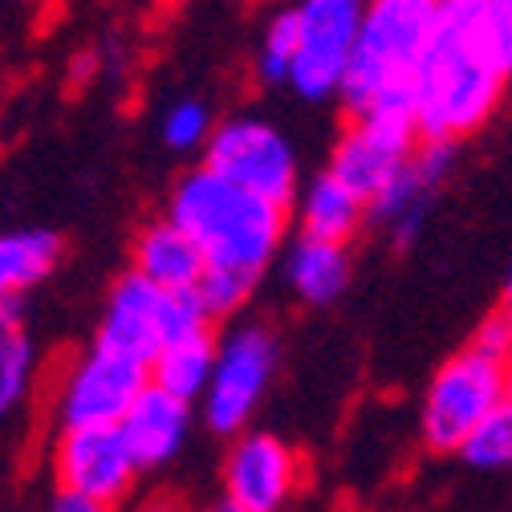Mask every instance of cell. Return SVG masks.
<instances>
[{
    "mask_svg": "<svg viewBox=\"0 0 512 512\" xmlns=\"http://www.w3.org/2000/svg\"><path fill=\"white\" fill-rule=\"evenodd\" d=\"M224 500L240 512H285L301 488V456L273 431H240L224 456Z\"/></svg>",
    "mask_w": 512,
    "mask_h": 512,
    "instance_id": "30bf717a",
    "label": "cell"
},
{
    "mask_svg": "<svg viewBox=\"0 0 512 512\" xmlns=\"http://www.w3.org/2000/svg\"><path fill=\"white\" fill-rule=\"evenodd\" d=\"M435 13L439 0H366L358 45L338 94L350 118L387 114L415 122V78L435 33Z\"/></svg>",
    "mask_w": 512,
    "mask_h": 512,
    "instance_id": "3957f363",
    "label": "cell"
},
{
    "mask_svg": "<svg viewBox=\"0 0 512 512\" xmlns=\"http://www.w3.org/2000/svg\"><path fill=\"white\" fill-rule=\"evenodd\" d=\"M131 261L143 281L167 289V293H196L204 273H208V261L200 244L191 240L175 220L159 216V220H147L135 236V248H131Z\"/></svg>",
    "mask_w": 512,
    "mask_h": 512,
    "instance_id": "9a60e30c",
    "label": "cell"
},
{
    "mask_svg": "<svg viewBox=\"0 0 512 512\" xmlns=\"http://www.w3.org/2000/svg\"><path fill=\"white\" fill-rule=\"evenodd\" d=\"M419 151V131L411 118H387V114H362L338 135L330 151V175H338L350 191L370 204Z\"/></svg>",
    "mask_w": 512,
    "mask_h": 512,
    "instance_id": "7c38bea8",
    "label": "cell"
},
{
    "mask_svg": "<svg viewBox=\"0 0 512 512\" xmlns=\"http://www.w3.org/2000/svg\"><path fill=\"white\" fill-rule=\"evenodd\" d=\"M216 122H220V118L212 114V106H208L204 98H179V102H171V106L163 110V118H159V139H163V147L175 151V155H196V151L208 147Z\"/></svg>",
    "mask_w": 512,
    "mask_h": 512,
    "instance_id": "44dd1931",
    "label": "cell"
},
{
    "mask_svg": "<svg viewBox=\"0 0 512 512\" xmlns=\"http://www.w3.org/2000/svg\"><path fill=\"white\" fill-rule=\"evenodd\" d=\"M151 387V366L118 350H82L53 387V423L61 427H118L131 403Z\"/></svg>",
    "mask_w": 512,
    "mask_h": 512,
    "instance_id": "ba28073f",
    "label": "cell"
},
{
    "mask_svg": "<svg viewBox=\"0 0 512 512\" xmlns=\"http://www.w3.org/2000/svg\"><path fill=\"white\" fill-rule=\"evenodd\" d=\"M500 313L512 317V269H508V281H504V297H500Z\"/></svg>",
    "mask_w": 512,
    "mask_h": 512,
    "instance_id": "f1b7e54d",
    "label": "cell"
},
{
    "mask_svg": "<svg viewBox=\"0 0 512 512\" xmlns=\"http://www.w3.org/2000/svg\"><path fill=\"white\" fill-rule=\"evenodd\" d=\"M61 265V236L45 228L0 232V297L17 301Z\"/></svg>",
    "mask_w": 512,
    "mask_h": 512,
    "instance_id": "d6986e66",
    "label": "cell"
},
{
    "mask_svg": "<svg viewBox=\"0 0 512 512\" xmlns=\"http://www.w3.org/2000/svg\"><path fill=\"white\" fill-rule=\"evenodd\" d=\"M500 5H504V9H508V13H512V0H500Z\"/></svg>",
    "mask_w": 512,
    "mask_h": 512,
    "instance_id": "1f68e13d",
    "label": "cell"
},
{
    "mask_svg": "<svg viewBox=\"0 0 512 512\" xmlns=\"http://www.w3.org/2000/svg\"><path fill=\"white\" fill-rule=\"evenodd\" d=\"M17 326V305L9 297H0V334H9Z\"/></svg>",
    "mask_w": 512,
    "mask_h": 512,
    "instance_id": "83f0119b",
    "label": "cell"
},
{
    "mask_svg": "<svg viewBox=\"0 0 512 512\" xmlns=\"http://www.w3.org/2000/svg\"><path fill=\"white\" fill-rule=\"evenodd\" d=\"M472 346H480L484 354L508 362V358H512V317H504L500 309H496L492 317H484L480 330H476V338H472Z\"/></svg>",
    "mask_w": 512,
    "mask_h": 512,
    "instance_id": "d4e9b609",
    "label": "cell"
},
{
    "mask_svg": "<svg viewBox=\"0 0 512 512\" xmlns=\"http://www.w3.org/2000/svg\"><path fill=\"white\" fill-rule=\"evenodd\" d=\"M452 163H456V147L452 143H423L411 155V163L366 204L370 224L387 228L399 248L415 244V236L423 232V220H427L435 187L447 183V171H452Z\"/></svg>",
    "mask_w": 512,
    "mask_h": 512,
    "instance_id": "4fadbf2b",
    "label": "cell"
},
{
    "mask_svg": "<svg viewBox=\"0 0 512 512\" xmlns=\"http://www.w3.org/2000/svg\"><path fill=\"white\" fill-rule=\"evenodd\" d=\"M45 512H114V508L74 488H53V496L45 500Z\"/></svg>",
    "mask_w": 512,
    "mask_h": 512,
    "instance_id": "484cf974",
    "label": "cell"
},
{
    "mask_svg": "<svg viewBox=\"0 0 512 512\" xmlns=\"http://www.w3.org/2000/svg\"><path fill=\"white\" fill-rule=\"evenodd\" d=\"M504 403V362L484 354L480 346H464L447 358L419 407V435L431 452H460L464 439Z\"/></svg>",
    "mask_w": 512,
    "mask_h": 512,
    "instance_id": "8992f818",
    "label": "cell"
},
{
    "mask_svg": "<svg viewBox=\"0 0 512 512\" xmlns=\"http://www.w3.org/2000/svg\"><path fill=\"white\" fill-rule=\"evenodd\" d=\"M281 370V338L261 322H236L216 338V370L200 399L208 431L236 439L252 427Z\"/></svg>",
    "mask_w": 512,
    "mask_h": 512,
    "instance_id": "5b68a950",
    "label": "cell"
},
{
    "mask_svg": "<svg viewBox=\"0 0 512 512\" xmlns=\"http://www.w3.org/2000/svg\"><path fill=\"white\" fill-rule=\"evenodd\" d=\"M167 220H175L200 244L208 269L236 273L261 285L265 269L285 248L289 208L273 204L256 191L216 175L212 167H196L179 175L167 196Z\"/></svg>",
    "mask_w": 512,
    "mask_h": 512,
    "instance_id": "7a4b0ae2",
    "label": "cell"
},
{
    "mask_svg": "<svg viewBox=\"0 0 512 512\" xmlns=\"http://www.w3.org/2000/svg\"><path fill=\"white\" fill-rule=\"evenodd\" d=\"M468 468H480V472H508L512 468V407L500 403L456 452Z\"/></svg>",
    "mask_w": 512,
    "mask_h": 512,
    "instance_id": "603a6c76",
    "label": "cell"
},
{
    "mask_svg": "<svg viewBox=\"0 0 512 512\" xmlns=\"http://www.w3.org/2000/svg\"><path fill=\"white\" fill-rule=\"evenodd\" d=\"M204 512H240L236 504H228V500H220V504H212V508H204Z\"/></svg>",
    "mask_w": 512,
    "mask_h": 512,
    "instance_id": "4dcf8cb0",
    "label": "cell"
},
{
    "mask_svg": "<svg viewBox=\"0 0 512 512\" xmlns=\"http://www.w3.org/2000/svg\"><path fill=\"white\" fill-rule=\"evenodd\" d=\"M297 224H301V236H317V240H338V244H350L366 224V200L358 191H350L338 175L330 171H317L313 179H305L297 187Z\"/></svg>",
    "mask_w": 512,
    "mask_h": 512,
    "instance_id": "e0dca14e",
    "label": "cell"
},
{
    "mask_svg": "<svg viewBox=\"0 0 512 512\" xmlns=\"http://www.w3.org/2000/svg\"><path fill=\"white\" fill-rule=\"evenodd\" d=\"M204 167L256 191L273 204H293L301 187V159L293 139L265 114H228L204 147Z\"/></svg>",
    "mask_w": 512,
    "mask_h": 512,
    "instance_id": "52a82bcc",
    "label": "cell"
},
{
    "mask_svg": "<svg viewBox=\"0 0 512 512\" xmlns=\"http://www.w3.org/2000/svg\"><path fill=\"white\" fill-rule=\"evenodd\" d=\"M354 277V256L350 244L338 240H317L297 236L285 244V285L301 305H334Z\"/></svg>",
    "mask_w": 512,
    "mask_h": 512,
    "instance_id": "2e32d148",
    "label": "cell"
},
{
    "mask_svg": "<svg viewBox=\"0 0 512 512\" xmlns=\"http://www.w3.org/2000/svg\"><path fill=\"white\" fill-rule=\"evenodd\" d=\"M366 0H297V57L289 90L301 102H330L342 94L350 57L358 45Z\"/></svg>",
    "mask_w": 512,
    "mask_h": 512,
    "instance_id": "9c48e42d",
    "label": "cell"
},
{
    "mask_svg": "<svg viewBox=\"0 0 512 512\" xmlns=\"http://www.w3.org/2000/svg\"><path fill=\"white\" fill-rule=\"evenodd\" d=\"M252 293H256V281H244L236 273H216V269H208L204 281H200V289H196V297L204 301L208 317H232V313H240Z\"/></svg>",
    "mask_w": 512,
    "mask_h": 512,
    "instance_id": "cb8c5ba5",
    "label": "cell"
},
{
    "mask_svg": "<svg viewBox=\"0 0 512 512\" xmlns=\"http://www.w3.org/2000/svg\"><path fill=\"white\" fill-rule=\"evenodd\" d=\"M212 370H216V334L204 330L167 342L151 362V382L159 391L196 407L212 382Z\"/></svg>",
    "mask_w": 512,
    "mask_h": 512,
    "instance_id": "ac0fdd59",
    "label": "cell"
},
{
    "mask_svg": "<svg viewBox=\"0 0 512 512\" xmlns=\"http://www.w3.org/2000/svg\"><path fill=\"white\" fill-rule=\"evenodd\" d=\"M204 330H212V317L196 293H167L139 273H126L106 297L94 342L151 366L167 342Z\"/></svg>",
    "mask_w": 512,
    "mask_h": 512,
    "instance_id": "277c9868",
    "label": "cell"
},
{
    "mask_svg": "<svg viewBox=\"0 0 512 512\" xmlns=\"http://www.w3.org/2000/svg\"><path fill=\"white\" fill-rule=\"evenodd\" d=\"M135 512H183V504L175 496H147Z\"/></svg>",
    "mask_w": 512,
    "mask_h": 512,
    "instance_id": "4316f807",
    "label": "cell"
},
{
    "mask_svg": "<svg viewBox=\"0 0 512 512\" xmlns=\"http://www.w3.org/2000/svg\"><path fill=\"white\" fill-rule=\"evenodd\" d=\"M33 382H37V346L21 326H13L9 334H0V423L13 419L29 403Z\"/></svg>",
    "mask_w": 512,
    "mask_h": 512,
    "instance_id": "ffe728a7",
    "label": "cell"
},
{
    "mask_svg": "<svg viewBox=\"0 0 512 512\" xmlns=\"http://www.w3.org/2000/svg\"><path fill=\"white\" fill-rule=\"evenodd\" d=\"M512 82V13L500 0H439L415 78L419 143H460L492 122Z\"/></svg>",
    "mask_w": 512,
    "mask_h": 512,
    "instance_id": "6da1fadb",
    "label": "cell"
},
{
    "mask_svg": "<svg viewBox=\"0 0 512 512\" xmlns=\"http://www.w3.org/2000/svg\"><path fill=\"white\" fill-rule=\"evenodd\" d=\"M57 488L86 492L102 504H122L139 480V464L118 427H61L49 452Z\"/></svg>",
    "mask_w": 512,
    "mask_h": 512,
    "instance_id": "8fae6325",
    "label": "cell"
},
{
    "mask_svg": "<svg viewBox=\"0 0 512 512\" xmlns=\"http://www.w3.org/2000/svg\"><path fill=\"white\" fill-rule=\"evenodd\" d=\"M191 423H196V415H191V403L159 391L155 382H151V387L131 403V411L122 415L118 431H122L126 447H131L139 472H159V468H167L183 452V447H187Z\"/></svg>",
    "mask_w": 512,
    "mask_h": 512,
    "instance_id": "5bb4252c",
    "label": "cell"
},
{
    "mask_svg": "<svg viewBox=\"0 0 512 512\" xmlns=\"http://www.w3.org/2000/svg\"><path fill=\"white\" fill-rule=\"evenodd\" d=\"M504 403L512 407V358L504 362Z\"/></svg>",
    "mask_w": 512,
    "mask_h": 512,
    "instance_id": "f546056e",
    "label": "cell"
},
{
    "mask_svg": "<svg viewBox=\"0 0 512 512\" xmlns=\"http://www.w3.org/2000/svg\"><path fill=\"white\" fill-rule=\"evenodd\" d=\"M293 57H297V17L293 5L277 9L269 17V25L261 29V41H256V78L265 86H289V70H293Z\"/></svg>",
    "mask_w": 512,
    "mask_h": 512,
    "instance_id": "7402d4cb",
    "label": "cell"
}]
</instances>
